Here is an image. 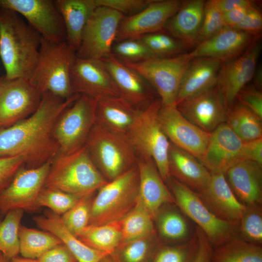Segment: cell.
<instances>
[{
	"mask_svg": "<svg viewBox=\"0 0 262 262\" xmlns=\"http://www.w3.org/2000/svg\"><path fill=\"white\" fill-rule=\"evenodd\" d=\"M79 96L74 94L64 99L49 92L43 94L32 115L9 127L0 128V157H22L27 168L52 161L60 151L53 135L55 123Z\"/></svg>",
	"mask_w": 262,
	"mask_h": 262,
	"instance_id": "1",
	"label": "cell"
},
{
	"mask_svg": "<svg viewBox=\"0 0 262 262\" xmlns=\"http://www.w3.org/2000/svg\"><path fill=\"white\" fill-rule=\"evenodd\" d=\"M41 36L16 12L0 8V58L9 79H30Z\"/></svg>",
	"mask_w": 262,
	"mask_h": 262,
	"instance_id": "2",
	"label": "cell"
},
{
	"mask_svg": "<svg viewBox=\"0 0 262 262\" xmlns=\"http://www.w3.org/2000/svg\"><path fill=\"white\" fill-rule=\"evenodd\" d=\"M108 181L97 168L85 145L52 160L44 186L80 197L92 196Z\"/></svg>",
	"mask_w": 262,
	"mask_h": 262,
	"instance_id": "3",
	"label": "cell"
},
{
	"mask_svg": "<svg viewBox=\"0 0 262 262\" xmlns=\"http://www.w3.org/2000/svg\"><path fill=\"white\" fill-rule=\"evenodd\" d=\"M76 50L67 41L55 42L41 38L37 64L31 83L42 94L52 93L64 99L74 95L70 84V70Z\"/></svg>",
	"mask_w": 262,
	"mask_h": 262,
	"instance_id": "4",
	"label": "cell"
},
{
	"mask_svg": "<svg viewBox=\"0 0 262 262\" xmlns=\"http://www.w3.org/2000/svg\"><path fill=\"white\" fill-rule=\"evenodd\" d=\"M85 146L93 162L108 181L137 165V156L126 135L96 121Z\"/></svg>",
	"mask_w": 262,
	"mask_h": 262,
	"instance_id": "5",
	"label": "cell"
},
{
	"mask_svg": "<svg viewBox=\"0 0 262 262\" xmlns=\"http://www.w3.org/2000/svg\"><path fill=\"white\" fill-rule=\"evenodd\" d=\"M161 105L160 99H156L138 110L126 136L137 157L153 160L161 176L166 181L170 178L168 161L170 142L158 120Z\"/></svg>",
	"mask_w": 262,
	"mask_h": 262,
	"instance_id": "6",
	"label": "cell"
},
{
	"mask_svg": "<svg viewBox=\"0 0 262 262\" xmlns=\"http://www.w3.org/2000/svg\"><path fill=\"white\" fill-rule=\"evenodd\" d=\"M92 199L88 225H101L124 218L135 207L139 195L137 165L108 181Z\"/></svg>",
	"mask_w": 262,
	"mask_h": 262,
	"instance_id": "7",
	"label": "cell"
},
{
	"mask_svg": "<svg viewBox=\"0 0 262 262\" xmlns=\"http://www.w3.org/2000/svg\"><path fill=\"white\" fill-rule=\"evenodd\" d=\"M193 59L189 52L172 57L123 63L147 82L159 96L162 105L175 106L183 74Z\"/></svg>",
	"mask_w": 262,
	"mask_h": 262,
	"instance_id": "8",
	"label": "cell"
},
{
	"mask_svg": "<svg viewBox=\"0 0 262 262\" xmlns=\"http://www.w3.org/2000/svg\"><path fill=\"white\" fill-rule=\"evenodd\" d=\"M171 190L181 211L204 233L211 245L218 247L235 238L237 224L223 220L206 206L198 194L173 178H170Z\"/></svg>",
	"mask_w": 262,
	"mask_h": 262,
	"instance_id": "9",
	"label": "cell"
},
{
	"mask_svg": "<svg viewBox=\"0 0 262 262\" xmlns=\"http://www.w3.org/2000/svg\"><path fill=\"white\" fill-rule=\"evenodd\" d=\"M96 99L80 95L58 117L53 135L60 152L68 154L85 145L96 121Z\"/></svg>",
	"mask_w": 262,
	"mask_h": 262,
	"instance_id": "10",
	"label": "cell"
},
{
	"mask_svg": "<svg viewBox=\"0 0 262 262\" xmlns=\"http://www.w3.org/2000/svg\"><path fill=\"white\" fill-rule=\"evenodd\" d=\"M125 16L104 6H98L83 29L76 57L103 60L111 54L119 24Z\"/></svg>",
	"mask_w": 262,
	"mask_h": 262,
	"instance_id": "11",
	"label": "cell"
},
{
	"mask_svg": "<svg viewBox=\"0 0 262 262\" xmlns=\"http://www.w3.org/2000/svg\"><path fill=\"white\" fill-rule=\"evenodd\" d=\"M51 161L35 168L23 166L0 194V215L13 209L36 211L38 196L45 185Z\"/></svg>",
	"mask_w": 262,
	"mask_h": 262,
	"instance_id": "12",
	"label": "cell"
},
{
	"mask_svg": "<svg viewBox=\"0 0 262 262\" xmlns=\"http://www.w3.org/2000/svg\"><path fill=\"white\" fill-rule=\"evenodd\" d=\"M42 94L28 80L0 77V127H9L32 115Z\"/></svg>",
	"mask_w": 262,
	"mask_h": 262,
	"instance_id": "13",
	"label": "cell"
},
{
	"mask_svg": "<svg viewBox=\"0 0 262 262\" xmlns=\"http://www.w3.org/2000/svg\"><path fill=\"white\" fill-rule=\"evenodd\" d=\"M0 8L22 16L42 37L55 42L66 40L63 18L54 0H0Z\"/></svg>",
	"mask_w": 262,
	"mask_h": 262,
	"instance_id": "14",
	"label": "cell"
},
{
	"mask_svg": "<svg viewBox=\"0 0 262 262\" xmlns=\"http://www.w3.org/2000/svg\"><path fill=\"white\" fill-rule=\"evenodd\" d=\"M70 84L74 94L95 99L120 96L102 60L76 57L70 70Z\"/></svg>",
	"mask_w": 262,
	"mask_h": 262,
	"instance_id": "15",
	"label": "cell"
},
{
	"mask_svg": "<svg viewBox=\"0 0 262 262\" xmlns=\"http://www.w3.org/2000/svg\"><path fill=\"white\" fill-rule=\"evenodd\" d=\"M260 38L256 37L239 56L221 65L216 86L227 108L233 103L239 91L253 79L262 49Z\"/></svg>",
	"mask_w": 262,
	"mask_h": 262,
	"instance_id": "16",
	"label": "cell"
},
{
	"mask_svg": "<svg viewBox=\"0 0 262 262\" xmlns=\"http://www.w3.org/2000/svg\"><path fill=\"white\" fill-rule=\"evenodd\" d=\"M158 120L169 142L194 155L199 161L206 149L210 133L187 119L175 106L161 105Z\"/></svg>",
	"mask_w": 262,
	"mask_h": 262,
	"instance_id": "17",
	"label": "cell"
},
{
	"mask_svg": "<svg viewBox=\"0 0 262 262\" xmlns=\"http://www.w3.org/2000/svg\"><path fill=\"white\" fill-rule=\"evenodd\" d=\"M183 1L151 0L143 10L120 22L115 41L138 39L144 35L159 32L178 11Z\"/></svg>",
	"mask_w": 262,
	"mask_h": 262,
	"instance_id": "18",
	"label": "cell"
},
{
	"mask_svg": "<svg viewBox=\"0 0 262 262\" xmlns=\"http://www.w3.org/2000/svg\"><path fill=\"white\" fill-rule=\"evenodd\" d=\"M176 106L187 119L208 133L226 122L228 108L216 85L187 98Z\"/></svg>",
	"mask_w": 262,
	"mask_h": 262,
	"instance_id": "19",
	"label": "cell"
},
{
	"mask_svg": "<svg viewBox=\"0 0 262 262\" xmlns=\"http://www.w3.org/2000/svg\"><path fill=\"white\" fill-rule=\"evenodd\" d=\"M243 143L226 122L222 123L210 133L200 161L212 174H225L241 160Z\"/></svg>",
	"mask_w": 262,
	"mask_h": 262,
	"instance_id": "20",
	"label": "cell"
},
{
	"mask_svg": "<svg viewBox=\"0 0 262 262\" xmlns=\"http://www.w3.org/2000/svg\"><path fill=\"white\" fill-rule=\"evenodd\" d=\"M102 61L118 88L120 97L134 108L141 109L156 99L157 94L154 89L136 71L112 54Z\"/></svg>",
	"mask_w": 262,
	"mask_h": 262,
	"instance_id": "21",
	"label": "cell"
},
{
	"mask_svg": "<svg viewBox=\"0 0 262 262\" xmlns=\"http://www.w3.org/2000/svg\"><path fill=\"white\" fill-rule=\"evenodd\" d=\"M257 37L225 27L213 36L199 43L190 53L193 58L210 57L223 64L241 55Z\"/></svg>",
	"mask_w": 262,
	"mask_h": 262,
	"instance_id": "22",
	"label": "cell"
},
{
	"mask_svg": "<svg viewBox=\"0 0 262 262\" xmlns=\"http://www.w3.org/2000/svg\"><path fill=\"white\" fill-rule=\"evenodd\" d=\"M197 194L212 213L229 222L238 224L247 208L237 199L224 173L212 174L206 187Z\"/></svg>",
	"mask_w": 262,
	"mask_h": 262,
	"instance_id": "23",
	"label": "cell"
},
{
	"mask_svg": "<svg viewBox=\"0 0 262 262\" xmlns=\"http://www.w3.org/2000/svg\"><path fill=\"white\" fill-rule=\"evenodd\" d=\"M226 179L237 199L246 206H260L262 200V165L240 160L226 172Z\"/></svg>",
	"mask_w": 262,
	"mask_h": 262,
	"instance_id": "24",
	"label": "cell"
},
{
	"mask_svg": "<svg viewBox=\"0 0 262 262\" xmlns=\"http://www.w3.org/2000/svg\"><path fill=\"white\" fill-rule=\"evenodd\" d=\"M205 1H183L178 11L168 20L164 28L186 49L198 44Z\"/></svg>",
	"mask_w": 262,
	"mask_h": 262,
	"instance_id": "25",
	"label": "cell"
},
{
	"mask_svg": "<svg viewBox=\"0 0 262 262\" xmlns=\"http://www.w3.org/2000/svg\"><path fill=\"white\" fill-rule=\"evenodd\" d=\"M139 197L152 217L155 218L164 204L174 199L164 183L156 165L151 159L138 158Z\"/></svg>",
	"mask_w": 262,
	"mask_h": 262,
	"instance_id": "26",
	"label": "cell"
},
{
	"mask_svg": "<svg viewBox=\"0 0 262 262\" xmlns=\"http://www.w3.org/2000/svg\"><path fill=\"white\" fill-rule=\"evenodd\" d=\"M168 161L170 177L197 193L208 184L212 173L197 158L170 142Z\"/></svg>",
	"mask_w": 262,
	"mask_h": 262,
	"instance_id": "27",
	"label": "cell"
},
{
	"mask_svg": "<svg viewBox=\"0 0 262 262\" xmlns=\"http://www.w3.org/2000/svg\"><path fill=\"white\" fill-rule=\"evenodd\" d=\"M222 63L214 58H193L182 78L175 106L197 93L216 85Z\"/></svg>",
	"mask_w": 262,
	"mask_h": 262,
	"instance_id": "28",
	"label": "cell"
},
{
	"mask_svg": "<svg viewBox=\"0 0 262 262\" xmlns=\"http://www.w3.org/2000/svg\"><path fill=\"white\" fill-rule=\"evenodd\" d=\"M33 221L42 230L58 237L73 254L77 262H99L108 254L94 249L71 233L63 224L61 216L49 210L43 215L33 217Z\"/></svg>",
	"mask_w": 262,
	"mask_h": 262,
	"instance_id": "29",
	"label": "cell"
},
{
	"mask_svg": "<svg viewBox=\"0 0 262 262\" xmlns=\"http://www.w3.org/2000/svg\"><path fill=\"white\" fill-rule=\"evenodd\" d=\"M55 5L65 27L66 41L76 51L79 49L84 27L98 7L95 0H56Z\"/></svg>",
	"mask_w": 262,
	"mask_h": 262,
	"instance_id": "30",
	"label": "cell"
},
{
	"mask_svg": "<svg viewBox=\"0 0 262 262\" xmlns=\"http://www.w3.org/2000/svg\"><path fill=\"white\" fill-rule=\"evenodd\" d=\"M138 111L120 96L99 98L96 99V122L126 135Z\"/></svg>",
	"mask_w": 262,
	"mask_h": 262,
	"instance_id": "31",
	"label": "cell"
},
{
	"mask_svg": "<svg viewBox=\"0 0 262 262\" xmlns=\"http://www.w3.org/2000/svg\"><path fill=\"white\" fill-rule=\"evenodd\" d=\"M121 220L101 225H88L77 237L90 247L110 255L121 243Z\"/></svg>",
	"mask_w": 262,
	"mask_h": 262,
	"instance_id": "32",
	"label": "cell"
},
{
	"mask_svg": "<svg viewBox=\"0 0 262 262\" xmlns=\"http://www.w3.org/2000/svg\"><path fill=\"white\" fill-rule=\"evenodd\" d=\"M226 123L243 142L262 138V119L239 103L228 108Z\"/></svg>",
	"mask_w": 262,
	"mask_h": 262,
	"instance_id": "33",
	"label": "cell"
},
{
	"mask_svg": "<svg viewBox=\"0 0 262 262\" xmlns=\"http://www.w3.org/2000/svg\"><path fill=\"white\" fill-rule=\"evenodd\" d=\"M153 219L138 196L135 207L121 220L120 244L154 235Z\"/></svg>",
	"mask_w": 262,
	"mask_h": 262,
	"instance_id": "34",
	"label": "cell"
},
{
	"mask_svg": "<svg viewBox=\"0 0 262 262\" xmlns=\"http://www.w3.org/2000/svg\"><path fill=\"white\" fill-rule=\"evenodd\" d=\"M211 262H262L259 245L233 238L212 252Z\"/></svg>",
	"mask_w": 262,
	"mask_h": 262,
	"instance_id": "35",
	"label": "cell"
},
{
	"mask_svg": "<svg viewBox=\"0 0 262 262\" xmlns=\"http://www.w3.org/2000/svg\"><path fill=\"white\" fill-rule=\"evenodd\" d=\"M19 253L22 257L37 259L49 249L62 244L54 234L21 226L19 231Z\"/></svg>",
	"mask_w": 262,
	"mask_h": 262,
	"instance_id": "36",
	"label": "cell"
},
{
	"mask_svg": "<svg viewBox=\"0 0 262 262\" xmlns=\"http://www.w3.org/2000/svg\"><path fill=\"white\" fill-rule=\"evenodd\" d=\"M24 212L13 209L0 218V252L9 260L19 253V231Z\"/></svg>",
	"mask_w": 262,
	"mask_h": 262,
	"instance_id": "37",
	"label": "cell"
},
{
	"mask_svg": "<svg viewBox=\"0 0 262 262\" xmlns=\"http://www.w3.org/2000/svg\"><path fill=\"white\" fill-rule=\"evenodd\" d=\"M154 236L120 244L110 256L113 262H149L156 250Z\"/></svg>",
	"mask_w": 262,
	"mask_h": 262,
	"instance_id": "38",
	"label": "cell"
},
{
	"mask_svg": "<svg viewBox=\"0 0 262 262\" xmlns=\"http://www.w3.org/2000/svg\"><path fill=\"white\" fill-rule=\"evenodd\" d=\"M111 54L122 63L142 62L156 56L140 39L115 41Z\"/></svg>",
	"mask_w": 262,
	"mask_h": 262,
	"instance_id": "39",
	"label": "cell"
},
{
	"mask_svg": "<svg viewBox=\"0 0 262 262\" xmlns=\"http://www.w3.org/2000/svg\"><path fill=\"white\" fill-rule=\"evenodd\" d=\"M81 197H82L44 186L38 196L37 203L39 208L46 207L54 213L61 216Z\"/></svg>",
	"mask_w": 262,
	"mask_h": 262,
	"instance_id": "40",
	"label": "cell"
},
{
	"mask_svg": "<svg viewBox=\"0 0 262 262\" xmlns=\"http://www.w3.org/2000/svg\"><path fill=\"white\" fill-rule=\"evenodd\" d=\"M158 57H168L184 53L186 50L178 40L170 35L157 32L138 38Z\"/></svg>",
	"mask_w": 262,
	"mask_h": 262,
	"instance_id": "41",
	"label": "cell"
},
{
	"mask_svg": "<svg viewBox=\"0 0 262 262\" xmlns=\"http://www.w3.org/2000/svg\"><path fill=\"white\" fill-rule=\"evenodd\" d=\"M92 196L81 197L68 211L61 216L66 229L77 236L88 225Z\"/></svg>",
	"mask_w": 262,
	"mask_h": 262,
	"instance_id": "42",
	"label": "cell"
},
{
	"mask_svg": "<svg viewBox=\"0 0 262 262\" xmlns=\"http://www.w3.org/2000/svg\"><path fill=\"white\" fill-rule=\"evenodd\" d=\"M197 244L196 233L188 241L177 246L156 249L149 262H190Z\"/></svg>",
	"mask_w": 262,
	"mask_h": 262,
	"instance_id": "43",
	"label": "cell"
},
{
	"mask_svg": "<svg viewBox=\"0 0 262 262\" xmlns=\"http://www.w3.org/2000/svg\"><path fill=\"white\" fill-rule=\"evenodd\" d=\"M158 226L161 235L168 239L182 240L186 239L188 235L189 229L186 220L175 211H169L161 214Z\"/></svg>",
	"mask_w": 262,
	"mask_h": 262,
	"instance_id": "44",
	"label": "cell"
},
{
	"mask_svg": "<svg viewBox=\"0 0 262 262\" xmlns=\"http://www.w3.org/2000/svg\"><path fill=\"white\" fill-rule=\"evenodd\" d=\"M241 219L240 229L245 241L260 245L262 242V216L260 206H247Z\"/></svg>",
	"mask_w": 262,
	"mask_h": 262,
	"instance_id": "45",
	"label": "cell"
},
{
	"mask_svg": "<svg viewBox=\"0 0 262 262\" xmlns=\"http://www.w3.org/2000/svg\"><path fill=\"white\" fill-rule=\"evenodd\" d=\"M225 27L223 14L217 7L213 0L205 1L198 44L213 36Z\"/></svg>",
	"mask_w": 262,
	"mask_h": 262,
	"instance_id": "46",
	"label": "cell"
},
{
	"mask_svg": "<svg viewBox=\"0 0 262 262\" xmlns=\"http://www.w3.org/2000/svg\"><path fill=\"white\" fill-rule=\"evenodd\" d=\"M152 0H95L98 6L116 10L125 16H131L146 8Z\"/></svg>",
	"mask_w": 262,
	"mask_h": 262,
	"instance_id": "47",
	"label": "cell"
},
{
	"mask_svg": "<svg viewBox=\"0 0 262 262\" xmlns=\"http://www.w3.org/2000/svg\"><path fill=\"white\" fill-rule=\"evenodd\" d=\"M235 99L254 113L262 120V90L254 85L246 86L238 93Z\"/></svg>",
	"mask_w": 262,
	"mask_h": 262,
	"instance_id": "48",
	"label": "cell"
},
{
	"mask_svg": "<svg viewBox=\"0 0 262 262\" xmlns=\"http://www.w3.org/2000/svg\"><path fill=\"white\" fill-rule=\"evenodd\" d=\"M25 166L20 156L0 157V194L8 186L18 170Z\"/></svg>",
	"mask_w": 262,
	"mask_h": 262,
	"instance_id": "49",
	"label": "cell"
},
{
	"mask_svg": "<svg viewBox=\"0 0 262 262\" xmlns=\"http://www.w3.org/2000/svg\"><path fill=\"white\" fill-rule=\"evenodd\" d=\"M234 28L254 37L260 36L262 30V14L254 4L244 19Z\"/></svg>",
	"mask_w": 262,
	"mask_h": 262,
	"instance_id": "50",
	"label": "cell"
},
{
	"mask_svg": "<svg viewBox=\"0 0 262 262\" xmlns=\"http://www.w3.org/2000/svg\"><path fill=\"white\" fill-rule=\"evenodd\" d=\"M37 260L38 262H77L71 252L63 243L49 249Z\"/></svg>",
	"mask_w": 262,
	"mask_h": 262,
	"instance_id": "51",
	"label": "cell"
},
{
	"mask_svg": "<svg viewBox=\"0 0 262 262\" xmlns=\"http://www.w3.org/2000/svg\"><path fill=\"white\" fill-rule=\"evenodd\" d=\"M197 244L195 253L190 262H211V245L204 234L199 228L196 232Z\"/></svg>",
	"mask_w": 262,
	"mask_h": 262,
	"instance_id": "52",
	"label": "cell"
},
{
	"mask_svg": "<svg viewBox=\"0 0 262 262\" xmlns=\"http://www.w3.org/2000/svg\"><path fill=\"white\" fill-rule=\"evenodd\" d=\"M241 160H248L262 165V138L243 142Z\"/></svg>",
	"mask_w": 262,
	"mask_h": 262,
	"instance_id": "53",
	"label": "cell"
},
{
	"mask_svg": "<svg viewBox=\"0 0 262 262\" xmlns=\"http://www.w3.org/2000/svg\"><path fill=\"white\" fill-rule=\"evenodd\" d=\"M254 2L248 6L240 7L223 14L226 27L234 28L245 17Z\"/></svg>",
	"mask_w": 262,
	"mask_h": 262,
	"instance_id": "54",
	"label": "cell"
},
{
	"mask_svg": "<svg viewBox=\"0 0 262 262\" xmlns=\"http://www.w3.org/2000/svg\"><path fill=\"white\" fill-rule=\"evenodd\" d=\"M213 1L223 14L249 5L254 2L252 0H213Z\"/></svg>",
	"mask_w": 262,
	"mask_h": 262,
	"instance_id": "55",
	"label": "cell"
},
{
	"mask_svg": "<svg viewBox=\"0 0 262 262\" xmlns=\"http://www.w3.org/2000/svg\"><path fill=\"white\" fill-rule=\"evenodd\" d=\"M254 85L260 90L262 89V68L259 66L257 67L253 75Z\"/></svg>",
	"mask_w": 262,
	"mask_h": 262,
	"instance_id": "56",
	"label": "cell"
},
{
	"mask_svg": "<svg viewBox=\"0 0 262 262\" xmlns=\"http://www.w3.org/2000/svg\"><path fill=\"white\" fill-rule=\"evenodd\" d=\"M9 262H38L37 259H32L25 258L18 256L15 257L10 260Z\"/></svg>",
	"mask_w": 262,
	"mask_h": 262,
	"instance_id": "57",
	"label": "cell"
},
{
	"mask_svg": "<svg viewBox=\"0 0 262 262\" xmlns=\"http://www.w3.org/2000/svg\"><path fill=\"white\" fill-rule=\"evenodd\" d=\"M99 262H113L110 256H108L102 259Z\"/></svg>",
	"mask_w": 262,
	"mask_h": 262,
	"instance_id": "58",
	"label": "cell"
},
{
	"mask_svg": "<svg viewBox=\"0 0 262 262\" xmlns=\"http://www.w3.org/2000/svg\"><path fill=\"white\" fill-rule=\"evenodd\" d=\"M9 260L7 259L0 252V262H9Z\"/></svg>",
	"mask_w": 262,
	"mask_h": 262,
	"instance_id": "59",
	"label": "cell"
},
{
	"mask_svg": "<svg viewBox=\"0 0 262 262\" xmlns=\"http://www.w3.org/2000/svg\"></svg>",
	"mask_w": 262,
	"mask_h": 262,
	"instance_id": "60",
	"label": "cell"
}]
</instances>
